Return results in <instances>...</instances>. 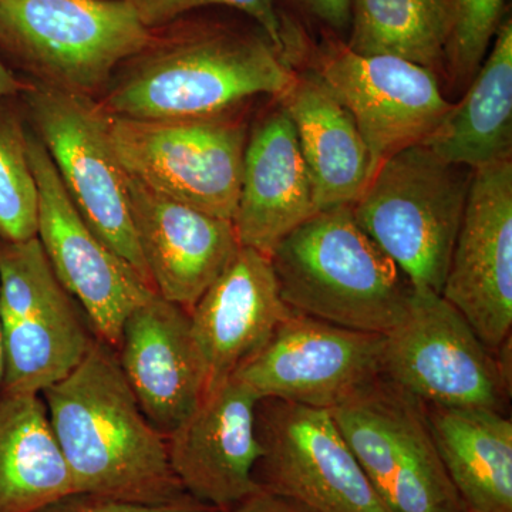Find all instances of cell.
<instances>
[{"label":"cell","instance_id":"d6986e66","mask_svg":"<svg viewBox=\"0 0 512 512\" xmlns=\"http://www.w3.org/2000/svg\"><path fill=\"white\" fill-rule=\"evenodd\" d=\"M293 312L282 299L269 256L239 248L190 311L192 332L207 363L208 387L234 375Z\"/></svg>","mask_w":512,"mask_h":512},{"label":"cell","instance_id":"5bb4252c","mask_svg":"<svg viewBox=\"0 0 512 512\" xmlns=\"http://www.w3.org/2000/svg\"><path fill=\"white\" fill-rule=\"evenodd\" d=\"M383 335L293 312L234 377L259 399L333 410L382 379Z\"/></svg>","mask_w":512,"mask_h":512},{"label":"cell","instance_id":"52a82bcc","mask_svg":"<svg viewBox=\"0 0 512 512\" xmlns=\"http://www.w3.org/2000/svg\"><path fill=\"white\" fill-rule=\"evenodd\" d=\"M19 97L84 221L153 286L131 218L127 173L111 140L110 114L92 97L37 83L23 82Z\"/></svg>","mask_w":512,"mask_h":512},{"label":"cell","instance_id":"6da1fadb","mask_svg":"<svg viewBox=\"0 0 512 512\" xmlns=\"http://www.w3.org/2000/svg\"><path fill=\"white\" fill-rule=\"evenodd\" d=\"M217 9L151 29L146 45L117 67L101 107L128 119H205L288 92L296 79L291 57L254 20Z\"/></svg>","mask_w":512,"mask_h":512},{"label":"cell","instance_id":"30bf717a","mask_svg":"<svg viewBox=\"0 0 512 512\" xmlns=\"http://www.w3.org/2000/svg\"><path fill=\"white\" fill-rule=\"evenodd\" d=\"M330 414L390 510L467 512L412 394L380 379Z\"/></svg>","mask_w":512,"mask_h":512},{"label":"cell","instance_id":"7c38bea8","mask_svg":"<svg viewBox=\"0 0 512 512\" xmlns=\"http://www.w3.org/2000/svg\"><path fill=\"white\" fill-rule=\"evenodd\" d=\"M28 150L39 192L36 237L60 284L92 322L97 338L117 350L124 322L157 295L156 289L84 221L30 127Z\"/></svg>","mask_w":512,"mask_h":512},{"label":"cell","instance_id":"7a4b0ae2","mask_svg":"<svg viewBox=\"0 0 512 512\" xmlns=\"http://www.w3.org/2000/svg\"><path fill=\"white\" fill-rule=\"evenodd\" d=\"M42 397L76 493L141 504L190 497L170 466L167 437L141 410L103 340L94 339L79 366Z\"/></svg>","mask_w":512,"mask_h":512},{"label":"cell","instance_id":"83f0119b","mask_svg":"<svg viewBox=\"0 0 512 512\" xmlns=\"http://www.w3.org/2000/svg\"><path fill=\"white\" fill-rule=\"evenodd\" d=\"M138 18L148 29L160 28L173 20L208 8L231 9L254 20L279 50L296 59L302 52L301 26L282 12L279 0H130Z\"/></svg>","mask_w":512,"mask_h":512},{"label":"cell","instance_id":"cb8c5ba5","mask_svg":"<svg viewBox=\"0 0 512 512\" xmlns=\"http://www.w3.org/2000/svg\"><path fill=\"white\" fill-rule=\"evenodd\" d=\"M72 494L42 394L0 392V512H39Z\"/></svg>","mask_w":512,"mask_h":512},{"label":"cell","instance_id":"ba28073f","mask_svg":"<svg viewBox=\"0 0 512 512\" xmlns=\"http://www.w3.org/2000/svg\"><path fill=\"white\" fill-rule=\"evenodd\" d=\"M37 237L0 238V392L42 394L79 366L94 342Z\"/></svg>","mask_w":512,"mask_h":512},{"label":"cell","instance_id":"d4e9b609","mask_svg":"<svg viewBox=\"0 0 512 512\" xmlns=\"http://www.w3.org/2000/svg\"><path fill=\"white\" fill-rule=\"evenodd\" d=\"M448 0H350L345 43L362 56H393L444 72Z\"/></svg>","mask_w":512,"mask_h":512},{"label":"cell","instance_id":"2e32d148","mask_svg":"<svg viewBox=\"0 0 512 512\" xmlns=\"http://www.w3.org/2000/svg\"><path fill=\"white\" fill-rule=\"evenodd\" d=\"M259 402L247 384L228 377L208 387L194 412L165 436L170 466L191 498L224 512L262 490Z\"/></svg>","mask_w":512,"mask_h":512},{"label":"cell","instance_id":"9a60e30c","mask_svg":"<svg viewBox=\"0 0 512 512\" xmlns=\"http://www.w3.org/2000/svg\"><path fill=\"white\" fill-rule=\"evenodd\" d=\"M441 296L498 350L512 329V158L473 171Z\"/></svg>","mask_w":512,"mask_h":512},{"label":"cell","instance_id":"5b68a950","mask_svg":"<svg viewBox=\"0 0 512 512\" xmlns=\"http://www.w3.org/2000/svg\"><path fill=\"white\" fill-rule=\"evenodd\" d=\"M471 178L416 144L384 160L353 202L357 224L412 288L443 292Z\"/></svg>","mask_w":512,"mask_h":512},{"label":"cell","instance_id":"277c9868","mask_svg":"<svg viewBox=\"0 0 512 512\" xmlns=\"http://www.w3.org/2000/svg\"><path fill=\"white\" fill-rule=\"evenodd\" d=\"M151 29L130 0H0V59L23 82L99 99Z\"/></svg>","mask_w":512,"mask_h":512},{"label":"cell","instance_id":"8fae6325","mask_svg":"<svg viewBox=\"0 0 512 512\" xmlns=\"http://www.w3.org/2000/svg\"><path fill=\"white\" fill-rule=\"evenodd\" d=\"M256 429L264 490L308 512H393L360 467L329 410L264 399Z\"/></svg>","mask_w":512,"mask_h":512},{"label":"cell","instance_id":"3957f363","mask_svg":"<svg viewBox=\"0 0 512 512\" xmlns=\"http://www.w3.org/2000/svg\"><path fill=\"white\" fill-rule=\"evenodd\" d=\"M269 259L282 299L303 315L386 335L409 311L412 285L357 224L352 205L316 212Z\"/></svg>","mask_w":512,"mask_h":512},{"label":"cell","instance_id":"4316f807","mask_svg":"<svg viewBox=\"0 0 512 512\" xmlns=\"http://www.w3.org/2000/svg\"><path fill=\"white\" fill-rule=\"evenodd\" d=\"M507 18V0H448L444 73L463 90L470 86Z\"/></svg>","mask_w":512,"mask_h":512},{"label":"cell","instance_id":"ffe728a7","mask_svg":"<svg viewBox=\"0 0 512 512\" xmlns=\"http://www.w3.org/2000/svg\"><path fill=\"white\" fill-rule=\"evenodd\" d=\"M318 212L295 127L281 104L248 130L241 190L232 222L241 247L271 256Z\"/></svg>","mask_w":512,"mask_h":512},{"label":"cell","instance_id":"4dcf8cb0","mask_svg":"<svg viewBox=\"0 0 512 512\" xmlns=\"http://www.w3.org/2000/svg\"><path fill=\"white\" fill-rule=\"evenodd\" d=\"M224 512H308L301 505L292 503L284 497H279L269 491L259 490L258 493L252 494L251 497L245 498L244 501L229 508Z\"/></svg>","mask_w":512,"mask_h":512},{"label":"cell","instance_id":"4fadbf2b","mask_svg":"<svg viewBox=\"0 0 512 512\" xmlns=\"http://www.w3.org/2000/svg\"><path fill=\"white\" fill-rule=\"evenodd\" d=\"M312 72L352 114L375 168L423 143L453 107L437 74L393 56H362L345 40L326 35L311 46Z\"/></svg>","mask_w":512,"mask_h":512},{"label":"cell","instance_id":"9c48e42d","mask_svg":"<svg viewBox=\"0 0 512 512\" xmlns=\"http://www.w3.org/2000/svg\"><path fill=\"white\" fill-rule=\"evenodd\" d=\"M242 113L173 120L110 114L111 140L127 174L171 200L232 221L248 138Z\"/></svg>","mask_w":512,"mask_h":512},{"label":"cell","instance_id":"1f68e13d","mask_svg":"<svg viewBox=\"0 0 512 512\" xmlns=\"http://www.w3.org/2000/svg\"><path fill=\"white\" fill-rule=\"evenodd\" d=\"M23 89V80L19 79L6 63L0 59V97L19 96Z\"/></svg>","mask_w":512,"mask_h":512},{"label":"cell","instance_id":"f1b7e54d","mask_svg":"<svg viewBox=\"0 0 512 512\" xmlns=\"http://www.w3.org/2000/svg\"><path fill=\"white\" fill-rule=\"evenodd\" d=\"M39 512H220L191 497L170 504H141L92 494H72Z\"/></svg>","mask_w":512,"mask_h":512},{"label":"cell","instance_id":"484cf974","mask_svg":"<svg viewBox=\"0 0 512 512\" xmlns=\"http://www.w3.org/2000/svg\"><path fill=\"white\" fill-rule=\"evenodd\" d=\"M28 120L19 96L0 97V238L37 235L39 192L29 160Z\"/></svg>","mask_w":512,"mask_h":512},{"label":"cell","instance_id":"603a6c76","mask_svg":"<svg viewBox=\"0 0 512 512\" xmlns=\"http://www.w3.org/2000/svg\"><path fill=\"white\" fill-rule=\"evenodd\" d=\"M427 421L467 512H512V421L488 409L426 406Z\"/></svg>","mask_w":512,"mask_h":512},{"label":"cell","instance_id":"f546056e","mask_svg":"<svg viewBox=\"0 0 512 512\" xmlns=\"http://www.w3.org/2000/svg\"><path fill=\"white\" fill-rule=\"evenodd\" d=\"M296 15L325 30L326 35L345 40L350 26V0H279ZM284 12V10H282Z\"/></svg>","mask_w":512,"mask_h":512},{"label":"cell","instance_id":"e0dca14e","mask_svg":"<svg viewBox=\"0 0 512 512\" xmlns=\"http://www.w3.org/2000/svg\"><path fill=\"white\" fill-rule=\"evenodd\" d=\"M127 191L154 289L190 312L241 248L234 222L171 200L130 174Z\"/></svg>","mask_w":512,"mask_h":512},{"label":"cell","instance_id":"ac0fdd59","mask_svg":"<svg viewBox=\"0 0 512 512\" xmlns=\"http://www.w3.org/2000/svg\"><path fill=\"white\" fill-rule=\"evenodd\" d=\"M117 350L141 410L167 436L194 412L210 383L190 312L157 293L128 316Z\"/></svg>","mask_w":512,"mask_h":512},{"label":"cell","instance_id":"d6a6232c","mask_svg":"<svg viewBox=\"0 0 512 512\" xmlns=\"http://www.w3.org/2000/svg\"><path fill=\"white\" fill-rule=\"evenodd\" d=\"M3 377V360H2V345H0V386H2Z\"/></svg>","mask_w":512,"mask_h":512},{"label":"cell","instance_id":"8992f818","mask_svg":"<svg viewBox=\"0 0 512 512\" xmlns=\"http://www.w3.org/2000/svg\"><path fill=\"white\" fill-rule=\"evenodd\" d=\"M382 379L424 406L505 413L511 397V339L485 346L443 296L412 288L402 322L383 335Z\"/></svg>","mask_w":512,"mask_h":512},{"label":"cell","instance_id":"44dd1931","mask_svg":"<svg viewBox=\"0 0 512 512\" xmlns=\"http://www.w3.org/2000/svg\"><path fill=\"white\" fill-rule=\"evenodd\" d=\"M278 99L295 127L318 211L359 200L376 168L352 114L312 70L296 73Z\"/></svg>","mask_w":512,"mask_h":512},{"label":"cell","instance_id":"7402d4cb","mask_svg":"<svg viewBox=\"0 0 512 512\" xmlns=\"http://www.w3.org/2000/svg\"><path fill=\"white\" fill-rule=\"evenodd\" d=\"M446 163L477 170L512 157V19L494 43L461 103L423 141Z\"/></svg>","mask_w":512,"mask_h":512}]
</instances>
